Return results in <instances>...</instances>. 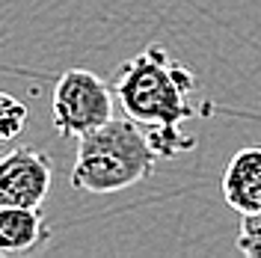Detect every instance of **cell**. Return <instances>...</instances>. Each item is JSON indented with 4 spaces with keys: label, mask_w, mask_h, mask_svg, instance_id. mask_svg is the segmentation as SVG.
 Here are the masks:
<instances>
[{
    "label": "cell",
    "mask_w": 261,
    "mask_h": 258,
    "mask_svg": "<svg viewBox=\"0 0 261 258\" xmlns=\"http://www.w3.org/2000/svg\"><path fill=\"white\" fill-rule=\"evenodd\" d=\"M50 241L39 208H0V255H27Z\"/></svg>",
    "instance_id": "6"
},
{
    "label": "cell",
    "mask_w": 261,
    "mask_h": 258,
    "mask_svg": "<svg viewBox=\"0 0 261 258\" xmlns=\"http://www.w3.org/2000/svg\"><path fill=\"white\" fill-rule=\"evenodd\" d=\"M158 154L148 145L146 131L130 116L104 122L83 134L71 166V187L83 193H119L140 184L158 166Z\"/></svg>",
    "instance_id": "2"
},
{
    "label": "cell",
    "mask_w": 261,
    "mask_h": 258,
    "mask_svg": "<svg viewBox=\"0 0 261 258\" xmlns=\"http://www.w3.org/2000/svg\"><path fill=\"white\" fill-rule=\"evenodd\" d=\"M238 249L249 258H261V211H255V214H241Z\"/></svg>",
    "instance_id": "9"
},
{
    "label": "cell",
    "mask_w": 261,
    "mask_h": 258,
    "mask_svg": "<svg viewBox=\"0 0 261 258\" xmlns=\"http://www.w3.org/2000/svg\"><path fill=\"white\" fill-rule=\"evenodd\" d=\"M54 184L48 154L18 145L0 154V208H42Z\"/></svg>",
    "instance_id": "4"
},
{
    "label": "cell",
    "mask_w": 261,
    "mask_h": 258,
    "mask_svg": "<svg viewBox=\"0 0 261 258\" xmlns=\"http://www.w3.org/2000/svg\"><path fill=\"white\" fill-rule=\"evenodd\" d=\"M50 119L60 137L81 140L113 119V86L89 68H68L54 86Z\"/></svg>",
    "instance_id": "3"
},
{
    "label": "cell",
    "mask_w": 261,
    "mask_h": 258,
    "mask_svg": "<svg viewBox=\"0 0 261 258\" xmlns=\"http://www.w3.org/2000/svg\"><path fill=\"white\" fill-rule=\"evenodd\" d=\"M113 92L125 116L143 131L161 125H181L196 116L190 95L196 92V74L184 63L172 60L163 45H148L116 68Z\"/></svg>",
    "instance_id": "1"
},
{
    "label": "cell",
    "mask_w": 261,
    "mask_h": 258,
    "mask_svg": "<svg viewBox=\"0 0 261 258\" xmlns=\"http://www.w3.org/2000/svg\"><path fill=\"white\" fill-rule=\"evenodd\" d=\"M0 145H3V143H0ZM0 154H3V148H0Z\"/></svg>",
    "instance_id": "10"
},
{
    "label": "cell",
    "mask_w": 261,
    "mask_h": 258,
    "mask_svg": "<svg viewBox=\"0 0 261 258\" xmlns=\"http://www.w3.org/2000/svg\"><path fill=\"white\" fill-rule=\"evenodd\" d=\"M220 190L228 208L238 214L261 211V145H249L231 154Z\"/></svg>",
    "instance_id": "5"
},
{
    "label": "cell",
    "mask_w": 261,
    "mask_h": 258,
    "mask_svg": "<svg viewBox=\"0 0 261 258\" xmlns=\"http://www.w3.org/2000/svg\"><path fill=\"white\" fill-rule=\"evenodd\" d=\"M148 145L154 148L158 158H175V154H184L196 145V137L187 134L181 125H161V128H148L146 131Z\"/></svg>",
    "instance_id": "7"
},
{
    "label": "cell",
    "mask_w": 261,
    "mask_h": 258,
    "mask_svg": "<svg viewBox=\"0 0 261 258\" xmlns=\"http://www.w3.org/2000/svg\"><path fill=\"white\" fill-rule=\"evenodd\" d=\"M30 110L9 92H0V143L15 140L21 131L27 128Z\"/></svg>",
    "instance_id": "8"
}]
</instances>
